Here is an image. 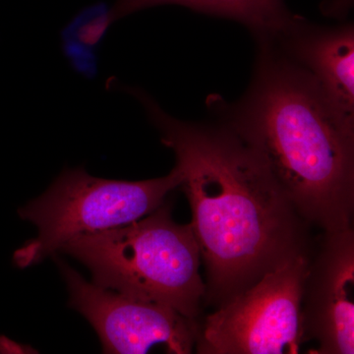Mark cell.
Wrapping results in <instances>:
<instances>
[{"label":"cell","instance_id":"9","mask_svg":"<svg viewBox=\"0 0 354 354\" xmlns=\"http://www.w3.org/2000/svg\"><path fill=\"white\" fill-rule=\"evenodd\" d=\"M176 4L199 12L239 21L253 30L261 39H276L301 19L293 15L283 0H118L97 21L104 32L114 21L149 7Z\"/></svg>","mask_w":354,"mask_h":354},{"label":"cell","instance_id":"8","mask_svg":"<svg viewBox=\"0 0 354 354\" xmlns=\"http://www.w3.org/2000/svg\"><path fill=\"white\" fill-rule=\"evenodd\" d=\"M276 39L283 41L291 59L311 73L335 108L354 120L353 24L319 28L301 18Z\"/></svg>","mask_w":354,"mask_h":354},{"label":"cell","instance_id":"4","mask_svg":"<svg viewBox=\"0 0 354 354\" xmlns=\"http://www.w3.org/2000/svg\"><path fill=\"white\" fill-rule=\"evenodd\" d=\"M180 183L176 167L167 176L143 181L111 180L81 169H66L44 194L19 209L21 218L36 225L39 234L14 253V262L24 269L79 235L138 221L162 206Z\"/></svg>","mask_w":354,"mask_h":354},{"label":"cell","instance_id":"10","mask_svg":"<svg viewBox=\"0 0 354 354\" xmlns=\"http://www.w3.org/2000/svg\"><path fill=\"white\" fill-rule=\"evenodd\" d=\"M353 0H325L321 6L323 13L334 17H342L348 12Z\"/></svg>","mask_w":354,"mask_h":354},{"label":"cell","instance_id":"6","mask_svg":"<svg viewBox=\"0 0 354 354\" xmlns=\"http://www.w3.org/2000/svg\"><path fill=\"white\" fill-rule=\"evenodd\" d=\"M57 264L68 286L69 306L94 327L104 353H147L160 344L169 353H193L199 321L165 305L125 297L88 283L65 263L58 261Z\"/></svg>","mask_w":354,"mask_h":354},{"label":"cell","instance_id":"2","mask_svg":"<svg viewBox=\"0 0 354 354\" xmlns=\"http://www.w3.org/2000/svg\"><path fill=\"white\" fill-rule=\"evenodd\" d=\"M212 106L264 162L298 214L322 232L353 225L354 120L314 77L262 39L247 94Z\"/></svg>","mask_w":354,"mask_h":354},{"label":"cell","instance_id":"3","mask_svg":"<svg viewBox=\"0 0 354 354\" xmlns=\"http://www.w3.org/2000/svg\"><path fill=\"white\" fill-rule=\"evenodd\" d=\"M60 251L86 266L95 285L191 320L201 317L206 285L199 246L189 223L174 221L169 203L124 227L74 237Z\"/></svg>","mask_w":354,"mask_h":354},{"label":"cell","instance_id":"7","mask_svg":"<svg viewBox=\"0 0 354 354\" xmlns=\"http://www.w3.org/2000/svg\"><path fill=\"white\" fill-rule=\"evenodd\" d=\"M310 251L301 297L304 341L316 353H354V230L322 232Z\"/></svg>","mask_w":354,"mask_h":354},{"label":"cell","instance_id":"1","mask_svg":"<svg viewBox=\"0 0 354 354\" xmlns=\"http://www.w3.org/2000/svg\"><path fill=\"white\" fill-rule=\"evenodd\" d=\"M134 95L176 155L206 269L205 306L218 308L291 258L310 253L311 225L230 128L176 120L145 93Z\"/></svg>","mask_w":354,"mask_h":354},{"label":"cell","instance_id":"5","mask_svg":"<svg viewBox=\"0 0 354 354\" xmlns=\"http://www.w3.org/2000/svg\"><path fill=\"white\" fill-rule=\"evenodd\" d=\"M309 254L268 272L199 322L197 353H298L304 342L301 297Z\"/></svg>","mask_w":354,"mask_h":354}]
</instances>
